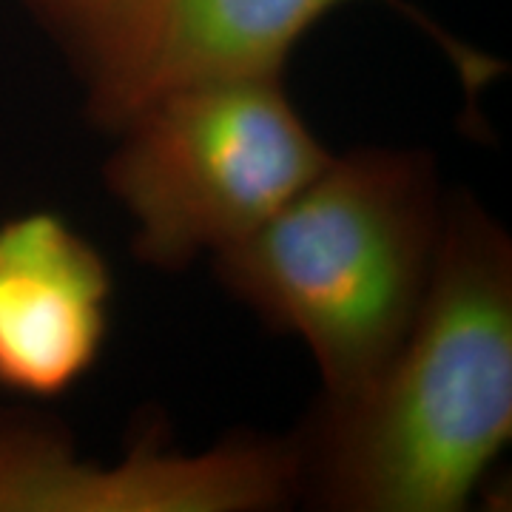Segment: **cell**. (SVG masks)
Masks as SVG:
<instances>
[{
    "mask_svg": "<svg viewBox=\"0 0 512 512\" xmlns=\"http://www.w3.org/2000/svg\"><path fill=\"white\" fill-rule=\"evenodd\" d=\"M510 433V239L453 202L402 345L359 393L325 399L293 444L299 490L325 510H464Z\"/></svg>",
    "mask_w": 512,
    "mask_h": 512,
    "instance_id": "1",
    "label": "cell"
},
{
    "mask_svg": "<svg viewBox=\"0 0 512 512\" xmlns=\"http://www.w3.org/2000/svg\"><path fill=\"white\" fill-rule=\"evenodd\" d=\"M120 131L106 183L137 222L134 254L168 271L251 237L330 160L279 77L163 94Z\"/></svg>",
    "mask_w": 512,
    "mask_h": 512,
    "instance_id": "3",
    "label": "cell"
},
{
    "mask_svg": "<svg viewBox=\"0 0 512 512\" xmlns=\"http://www.w3.org/2000/svg\"><path fill=\"white\" fill-rule=\"evenodd\" d=\"M299 490L293 444L231 441L205 456L160 447L157 430L117 470L77 461L46 424L0 419V512L271 510Z\"/></svg>",
    "mask_w": 512,
    "mask_h": 512,
    "instance_id": "5",
    "label": "cell"
},
{
    "mask_svg": "<svg viewBox=\"0 0 512 512\" xmlns=\"http://www.w3.org/2000/svg\"><path fill=\"white\" fill-rule=\"evenodd\" d=\"M345 3L26 0L83 80L92 120L111 131L163 94L237 77H279L293 46ZM390 3L413 15L399 0Z\"/></svg>",
    "mask_w": 512,
    "mask_h": 512,
    "instance_id": "4",
    "label": "cell"
},
{
    "mask_svg": "<svg viewBox=\"0 0 512 512\" xmlns=\"http://www.w3.org/2000/svg\"><path fill=\"white\" fill-rule=\"evenodd\" d=\"M111 274L92 242L52 211L0 225V390L55 399L100 359Z\"/></svg>",
    "mask_w": 512,
    "mask_h": 512,
    "instance_id": "6",
    "label": "cell"
},
{
    "mask_svg": "<svg viewBox=\"0 0 512 512\" xmlns=\"http://www.w3.org/2000/svg\"><path fill=\"white\" fill-rule=\"evenodd\" d=\"M444 214L424 154L365 148L322 165L251 237L217 254L222 285L311 348L325 399L379 376L419 313Z\"/></svg>",
    "mask_w": 512,
    "mask_h": 512,
    "instance_id": "2",
    "label": "cell"
}]
</instances>
